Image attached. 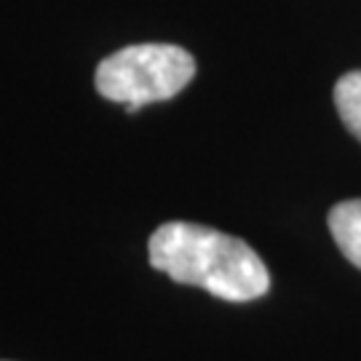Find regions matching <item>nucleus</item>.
I'll use <instances>...</instances> for the list:
<instances>
[{
    "label": "nucleus",
    "mask_w": 361,
    "mask_h": 361,
    "mask_svg": "<svg viewBox=\"0 0 361 361\" xmlns=\"http://www.w3.org/2000/svg\"><path fill=\"white\" fill-rule=\"evenodd\" d=\"M147 257L171 281L201 286L228 302L268 295L271 273L252 246L195 222H164L150 235Z\"/></svg>",
    "instance_id": "nucleus-1"
},
{
    "label": "nucleus",
    "mask_w": 361,
    "mask_h": 361,
    "mask_svg": "<svg viewBox=\"0 0 361 361\" xmlns=\"http://www.w3.org/2000/svg\"><path fill=\"white\" fill-rule=\"evenodd\" d=\"M337 113L348 131L361 142V70L345 73L335 86Z\"/></svg>",
    "instance_id": "nucleus-4"
},
{
    "label": "nucleus",
    "mask_w": 361,
    "mask_h": 361,
    "mask_svg": "<svg viewBox=\"0 0 361 361\" xmlns=\"http://www.w3.org/2000/svg\"><path fill=\"white\" fill-rule=\"evenodd\" d=\"M195 75V59L171 43H140L110 54L97 67V91L137 113L150 102L177 97Z\"/></svg>",
    "instance_id": "nucleus-2"
},
{
    "label": "nucleus",
    "mask_w": 361,
    "mask_h": 361,
    "mask_svg": "<svg viewBox=\"0 0 361 361\" xmlns=\"http://www.w3.org/2000/svg\"><path fill=\"white\" fill-rule=\"evenodd\" d=\"M329 233L345 259L361 271V198H350V201L332 207Z\"/></svg>",
    "instance_id": "nucleus-3"
}]
</instances>
